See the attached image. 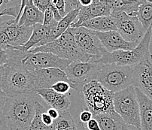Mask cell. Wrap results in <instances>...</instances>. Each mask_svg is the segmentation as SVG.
<instances>
[{
    "mask_svg": "<svg viewBox=\"0 0 152 130\" xmlns=\"http://www.w3.org/2000/svg\"><path fill=\"white\" fill-rule=\"evenodd\" d=\"M40 98L35 93L8 97L2 114L6 117L8 129L26 130L34 118L36 102Z\"/></svg>",
    "mask_w": 152,
    "mask_h": 130,
    "instance_id": "6da1fadb",
    "label": "cell"
},
{
    "mask_svg": "<svg viewBox=\"0 0 152 130\" xmlns=\"http://www.w3.org/2000/svg\"><path fill=\"white\" fill-rule=\"evenodd\" d=\"M2 91L8 97L34 93L33 77L23 63H8L3 66Z\"/></svg>",
    "mask_w": 152,
    "mask_h": 130,
    "instance_id": "7a4b0ae2",
    "label": "cell"
},
{
    "mask_svg": "<svg viewBox=\"0 0 152 130\" xmlns=\"http://www.w3.org/2000/svg\"><path fill=\"white\" fill-rule=\"evenodd\" d=\"M29 51L31 53L39 52L53 53L61 59L69 60L71 63L76 61L87 63L92 59L91 56L81 51L75 43L73 28L72 27L69 28L56 40L43 46L38 47Z\"/></svg>",
    "mask_w": 152,
    "mask_h": 130,
    "instance_id": "3957f363",
    "label": "cell"
},
{
    "mask_svg": "<svg viewBox=\"0 0 152 130\" xmlns=\"http://www.w3.org/2000/svg\"><path fill=\"white\" fill-rule=\"evenodd\" d=\"M152 37V28H149L136 48L132 50H116L112 53L105 52L95 63L100 64H117L134 67L148 58H152L150 43Z\"/></svg>",
    "mask_w": 152,
    "mask_h": 130,
    "instance_id": "277c9868",
    "label": "cell"
},
{
    "mask_svg": "<svg viewBox=\"0 0 152 130\" xmlns=\"http://www.w3.org/2000/svg\"><path fill=\"white\" fill-rule=\"evenodd\" d=\"M96 81L114 93L121 91L133 85V67L117 64L102 65Z\"/></svg>",
    "mask_w": 152,
    "mask_h": 130,
    "instance_id": "5b68a950",
    "label": "cell"
},
{
    "mask_svg": "<svg viewBox=\"0 0 152 130\" xmlns=\"http://www.w3.org/2000/svg\"><path fill=\"white\" fill-rule=\"evenodd\" d=\"M114 110L126 124L141 127L140 109L133 85L114 93Z\"/></svg>",
    "mask_w": 152,
    "mask_h": 130,
    "instance_id": "8992f818",
    "label": "cell"
},
{
    "mask_svg": "<svg viewBox=\"0 0 152 130\" xmlns=\"http://www.w3.org/2000/svg\"><path fill=\"white\" fill-rule=\"evenodd\" d=\"M88 111L93 115L114 110V93L106 90L96 80L86 84L81 90Z\"/></svg>",
    "mask_w": 152,
    "mask_h": 130,
    "instance_id": "52a82bcc",
    "label": "cell"
},
{
    "mask_svg": "<svg viewBox=\"0 0 152 130\" xmlns=\"http://www.w3.org/2000/svg\"><path fill=\"white\" fill-rule=\"evenodd\" d=\"M102 64L90 60L87 63L76 61L71 63L64 71L69 80L81 92L83 87L90 82L96 80Z\"/></svg>",
    "mask_w": 152,
    "mask_h": 130,
    "instance_id": "ba28073f",
    "label": "cell"
},
{
    "mask_svg": "<svg viewBox=\"0 0 152 130\" xmlns=\"http://www.w3.org/2000/svg\"><path fill=\"white\" fill-rule=\"evenodd\" d=\"M115 19L117 31L125 41L139 44L145 35L146 31L137 17L130 16L125 13L111 15Z\"/></svg>",
    "mask_w": 152,
    "mask_h": 130,
    "instance_id": "9c48e42d",
    "label": "cell"
},
{
    "mask_svg": "<svg viewBox=\"0 0 152 130\" xmlns=\"http://www.w3.org/2000/svg\"><path fill=\"white\" fill-rule=\"evenodd\" d=\"M75 43L81 51L92 57L91 60L96 62L102 57L106 50L94 32L84 27L73 28Z\"/></svg>",
    "mask_w": 152,
    "mask_h": 130,
    "instance_id": "30bf717a",
    "label": "cell"
},
{
    "mask_svg": "<svg viewBox=\"0 0 152 130\" xmlns=\"http://www.w3.org/2000/svg\"><path fill=\"white\" fill-rule=\"evenodd\" d=\"M70 63L71 62L69 60L61 59L53 53L43 52L30 53L29 56L23 60V64L27 69H59L65 71Z\"/></svg>",
    "mask_w": 152,
    "mask_h": 130,
    "instance_id": "8fae6325",
    "label": "cell"
},
{
    "mask_svg": "<svg viewBox=\"0 0 152 130\" xmlns=\"http://www.w3.org/2000/svg\"><path fill=\"white\" fill-rule=\"evenodd\" d=\"M0 29L5 34L9 42L10 49L20 50L21 47L29 41L32 32V27L18 26L15 19L0 23Z\"/></svg>",
    "mask_w": 152,
    "mask_h": 130,
    "instance_id": "7c38bea8",
    "label": "cell"
},
{
    "mask_svg": "<svg viewBox=\"0 0 152 130\" xmlns=\"http://www.w3.org/2000/svg\"><path fill=\"white\" fill-rule=\"evenodd\" d=\"M152 58L133 67V86L152 101Z\"/></svg>",
    "mask_w": 152,
    "mask_h": 130,
    "instance_id": "4fadbf2b",
    "label": "cell"
},
{
    "mask_svg": "<svg viewBox=\"0 0 152 130\" xmlns=\"http://www.w3.org/2000/svg\"><path fill=\"white\" fill-rule=\"evenodd\" d=\"M32 73L34 80L35 91L39 89L51 88L53 84L60 81H66L73 86L74 90L75 87L69 80L64 71L59 69H28Z\"/></svg>",
    "mask_w": 152,
    "mask_h": 130,
    "instance_id": "5bb4252c",
    "label": "cell"
},
{
    "mask_svg": "<svg viewBox=\"0 0 152 130\" xmlns=\"http://www.w3.org/2000/svg\"><path fill=\"white\" fill-rule=\"evenodd\" d=\"M94 33L99 39L107 52L112 53L116 50H132L137 47L139 44L128 42L124 39L118 31L100 32H94Z\"/></svg>",
    "mask_w": 152,
    "mask_h": 130,
    "instance_id": "9a60e30c",
    "label": "cell"
},
{
    "mask_svg": "<svg viewBox=\"0 0 152 130\" xmlns=\"http://www.w3.org/2000/svg\"><path fill=\"white\" fill-rule=\"evenodd\" d=\"M112 10L110 7L104 2L103 0H94L88 7H81L76 20L70 27L78 28L83 23L89 20L103 16H110Z\"/></svg>",
    "mask_w": 152,
    "mask_h": 130,
    "instance_id": "2e32d148",
    "label": "cell"
},
{
    "mask_svg": "<svg viewBox=\"0 0 152 130\" xmlns=\"http://www.w3.org/2000/svg\"><path fill=\"white\" fill-rule=\"evenodd\" d=\"M58 22L55 21L50 26L43 24H36L32 26V32L29 41L21 47L23 51H29L38 47L43 46L49 43V38Z\"/></svg>",
    "mask_w": 152,
    "mask_h": 130,
    "instance_id": "e0dca14e",
    "label": "cell"
},
{
    "mask_svg": "<svg viewBox=\"0 0 152 130\" xmlns=\"http://www.w3.org/2000/svg\"><path fill=\"white\" fill-rule=\"evenodd\" d=\"M110 7L111 15L125 13L130 16H136L139 6L145 0H103Z\"/></svg>",
    "mask_w": 152,
    "mask_h": 130,
    "instance_id": "ac0fdd59",
    "label": "cell"
},
{
    "mask_svg": "<svg viewBox=\"0 0 152 130\" xmlns=\"http://www.w3.org/2000/svg\"><path fill=\"white\" fill-rule=\"evenodd\" d=\"M43 22L44 14L36 8L32 0L26 1L23 14L18 21V26L32 27L36 24H43Z\"/></svg>",
    "mask_w": 152,
    "mask_h": 130,
    "instance_id": "d6986e66",
    "label": "cell"
},
{
    "mask_svg": "<svg viewBox=\"0 0 152 130\" xmlns=\"http://www.w3.org/2000/svg\"><path fill=\"white\" fill-rule=\"evenodd\" d=\"M135 90L140 109L141 129L152 130V101L137 88Z\"/></svg>",
    "mask_w": 152,
    "mask_h": 130,
    "instance_id": "ffe728a7",
    "label": "cell"
},
{
    "mask_svg": "<svg viewBox=\"0 0 152 130\" xmlns=\"http://www.w3.org/2000/svg\"><path fill=\"white\" fill-rule=\"evenodd\" d=\"M98 122L101 130H122L124 125L123 119L115 111L93 115Z\"/></svg>",
    "mask_w": 152,
    "mask_h": 130,
    "instance_id": "44dd1931",
    "label": "cell"
},
{
    "mask_svg": "<svg viewBox=\"0 0 152 130\" xmlns=\"http://www.w3.org/2000/svg\"><path fill=\"white\" fill-rule=\"evenodd\" d=\"M81 26L94 32H105L109 31H117L115 19L112 16L99 17L89 20L83 23Z\"/></svg>",
    "mask_w": 152,
    "mask_h": 130,
    "instance_id": "7402d4cb",
    "label": "cell"
},
{
    "mask_svg": "<svg viewBox=\"0 0 152 130\" xmlns=\"http://www.w3.org/2000/svg\"><path fill=\"white\" fill-rule=\"evenodd\" d=\"M79 11L80 10H74L72 11H70L60 22H58V24L54 28L49 38V43L58 39L60 35H63L71 26V25L76 20Z\"/></svg>",
    "mask_w": 152,
    "mask_h": 130,
    "instance_id": "603a6c76",
    "label": "cell"
},
{
    "mask_svg": "<svg viewBox=\"0 0 152 130\" xmlns=\"http://www.w3.org/2000/svg\"><path fill=\"white\" fill-rule=\"evenodd\" d=\"M136 17L146 32L149 28H152V0H145L139 6Z\"/></svg>",
    "mask_w": 152,
    "mask_h": 130,
    "instance_id": "cb8c5ba5",
    "label": "cell"
},
{
    "mask_svg": "<svg viewBox=\"0 0 152 130\" xmlns=\"http://www.w3.org/2000/svg\"><path fill=\"white\" fill-rule=\"evenodd\" d=\"M53 127L54 130L57 129H75L76 125L71 113L68 111L60 112L58 118L53 121Z\"/></svg>",
    "mask_w": 152,
    "mask_h": 130,
    "instance_id": "d4e9b609",
    "label": "cell"
},
{
    "mask_svg": "<svg viewBox=\"0 0 152 130\" xmlns=\"http://www.w3.org/2000/svg\"><path fill=\"white\" fill-rule=\"evenodd\" d=\"M35 108H36V114L34 118L32 120L30 126L26 130H54L53 126H47L43 123L42 121V117H41L42 114L44 111H47L45 107L40 102H36Z\"/></svg>",
    "mask_w": 152,
    "mask_h": 130,
    "instance_id": "484cf974",
    "label": "cell"
},
{
    "mask_svg": "<svg viewBox=\"0 0 152 130\" xmlns=\"http://www.w3.org/2000/svg\"><path fill=\"white\" fill-rule=\"evenodd\" d=\"M25 5H26V0H22L20 4L14 5L12 7H8L0 11V17L2 16H12L15 18V22L18 23L20 18L21 15L23 14V9H24Z\"/></svg>",
    "mask_w": 152,
    "mask_h": 130,
    "instance_id": "4316f807",
    "label": "cell"
},
{
    "mask_svg": "<svg viewBox=\"0 0 152 130\" xmlns=\"http://www.w3.org/2000/svg\"><path fill=\"white\" fill-rule=\"evenodd\" d=\"M70 104H71V102H70L69 99L66 94L57 93L51 105V108H54L59 112H63V111H67Z\"/></svg>",
    "mask_w": 152,
    "mask_h": 130,
    "instance_id": "83f0119b",
    "label": "cell"
},
{
    "mask_svg": "<svg viewBox=\"0 0 152 130\" xmlns=\"http://www.w3.org/2000/svg\"><path fill=\"white\" fill-rule=\"evenodd\" d=\"M34 93H36L37 95H39L41 98L43 99L44 101L48 104H49L50 107H51L52 104L53 102V100H54L56 95H57V93L55 91H53L51 88L39 89V90L35 91Z\"/></svg>",
    "mask_w": 152,
    "mask_h": 130,
    "instance_id": "f1b7e54d",
    "label": "cell"
},
{
    "mask_svg": "<svg viewBox=\"0 0 152 130\" xmlns=\"http://www.w3.org/2000/svg\"><path fill=\"white\" fill-rule=\"evenodd\" d=\"M73 89L74 87L69 83L66 81H60L57 84H53L51 87V89L59 94H66L70 90V89Z\"/></svg>",
    "mask_w": 152,
    "mask_h": 130,
    "instance_id": "f546056e",
    "label": "cell"
},
{
    "mask_svg": "<svg viewBox=\"0 0 152 130\" xmlns=\"http://www.w3.org/2000/svg\"><path fill=\"white\" fill-rule=\"evenodd\" d=\"M65 5H66V14L69 13L70 11L74 10H80L81 5L79 2V0H65Z\"/></svg>",
    "mask_w": 152,
    "mask_h": 130,
    "instance_id": "4dcf8cb0",
    "label": "cell"
},
{
    "mask_svg": "<svg viewBox=\"0 0 152 130\" xmlns=\"http://www.w3.org/2000/svg\"><path fill=\"white\" fill-rule=\"evenodd\" d=\"M55 20L53 18V13L52 11L51 7L50 6L46 9L44 13V22H43V25L44 26H50L53 23L55 22Z\"/></svg>",
    "mask_w": 152,
    "mask_h": 130,
    "instance_id": "1f68e13d",
    "label": "cell"
},
{
    "mask_svg": "<svg viewBox=\"0 0 152 130\" xmlns=\"http://www.w3.org/2000/svg\"><path fill=\"white\" fill-rule=\"evenodd\" d=\"M33 5L36 6L38 10L44 14L48 8L50 6V0H34Z\"/></svg>",
    "mask_w": 152,
    "mask_h": 130,
    "instance_id": "d6a6232c",
    "label": "cell"
},
{
    "mask_svg": "<svg viewBox=\"0 0 152 130\" xmlns=\"http://www.w3.org/2000/svg\"><path fill=\"white\" fill-rule=\"evenodd\" d=\"M51 3L53 4L56 8L57 9L58 12L60 13V16L62 18H64L66 14V5H65V0H53L51 1Z\"/></svg>",
    "mask_w": 152,
    "mask_h": 130,
    "instance_id": "836d02e7",
    "label": "cell"
},
{
    "mask_svg": "<svg viewBox=\"0 0 152 130\" xmlns=\"http://www.w3.org/2000/svg\"><path fill=\"white\" fill-rule=\"evenodd\" d=\"M79 118L80 122L84 124L88 123L91 119H93V114L88 110H84V111H81Z\"/></svg>",
    "mask_w": 152,
    "mask_h": 130,
    "instance_id": "e575fe53",
    "label": "cell"
},
{
    "mask_svg": "<svg viewBox=\"0 0 152 130\" xmlns=\"http://www.w3.org/2000/svg\"><path fill=\"white\" fill-rule=\"evenodd\" d=\"M47 111H44V112L42 114V116H41V117H42V122H43V123L45 126H51L53 125V120L52 119L51 117H50V115L48 114Z\"/></svg>",
    "mask_w": 152,
    "mask_h": 130,
    "instance_id": "d590c367",
    "label": "cell"
},
{
    "mask_svg": "<svg viewBox=\"0 0 152 130\" xmlns=\"http://www.w3.org/2000/svg\"><path fill=\"white\" fill-rule=\"evenodd\" d=\"M8 56L7 50L0 47V66H4L8 63Z\"/></svg>",
    "mask_w": 152,
    "mask_h": 130,
    "instance_id": "8d00e7d4",
    "label": "cell"
},
{
    "mask_svg": "<svg viewBox=\"0 0 152 130\" xmlns=\"http://www.w3.org/2000/svg\"><path fill=\"white\" fill-rule=\"evenodd\" d=\"M87 128L88 129V130H101L99 128V123L94 118L91 119L87 123Z\"/></svg>",
    "mask_w": 152,
    "mask_h": 130,
    "instance_id": "74e56055",
    "label": "cell"
},
{
    "mask_svg": "<svg viewBox=\"0 0 152 130\" xmlns=\"http://www.w3.org/2000/svg\"><path fill=\"white\" fill-rule=\"evenodd\" d=\"M7 99H8V96H6V94L0 90V112L2 111Z\"/></svg>",
    "mask_w": 152,
    "mask_h": 130,
    "instance_id": "f35d334b",
    "label": "cell"
},
{
    "mask_svg": "<svg viewBox=\"0 0 152 130\" xmlns=\"http://www.w3.org/2000/svg\"><path fill=\"white\" fill-rule=\"evenodd\" d=\"M0 130H8L6 117L2 115V112H0Z\"/></svg>",
    "mask_w": 152,
    "mask_h": 130,
    "instance_id": "ab89813d",
    "label": "cell"
},
{
    "mask_svg": "<svg viewBox=\"0 0 152 130\" xmlns=\"http://www.w3.org/2000/svg\"><path fill=\"white\" fill-rule=\"evenodd\" d=\"M47 112H48V114L50 115V117H51L52 119L53 120V121H55L56 119H57L59 117V115H60V112L53 108H49V109L47 111Z\"/></svg>",
    "mask_w": 152,
    "mask_h": 130,
    "instance_id": "60d3db41",
    "label": "cell"
},
{
    "mask_svg": "<svg viewBox=\"0 0 152 130\" xmlns=\"http://www.w3.org/2000/svg\"><path fill=\"white\" fill-rule=\"evenodd\" d=\"M122 130H142V129H141V127H137L136 126L124 123V125L123 126V129H122Z\"/></svg>",
    "mask_w": 152,
    "mask_h": 130,
    "instance_id": "b9f144b4",
    "label": "cell"
},
{
    "mask_svg": "<svg viewBox=\"0 0 152 130\" xmlns=\"http://www.w3.org/2000/svg\"><path fill=\"white\" fill-rule=\"evenodd\" d=\"M75 130H88V129L87 128V125H85V124L83 123L80 122V121L75 123Z\"/></svg>",
    "mask_w": 152,
    "mask_h": 130,
    "instance_id": "7bdbcfd3",
    "label": "cell"
},
{
    "mask_svg": "<svg viewBox=\"0 0 152 130\" xmlns=\"http://www.w3.org/2000/svg\"><path fill=\"white\" fill-rule=\"evenodd\" d=\"M94 0H79L81 7H88L93 3Z\"/></svg>",
    "mask_w": 152,
    "mask_h": 130,
    "instance_id": "ee69618b",
    "label": "cell"
},
{
    "mask_svg": "<svg viewBox=\"0 0 152 130\" xmlns=\"http://www.w3.org/2000/svg\"><path fill=\"white\" fill-rule=\"evenodd\" d=\"M3 74H4L3 66H0V90H1V88H2V77H3Z\"/></svg>",
    "mask_w": 152,
    "mask_h": 130,
    "instance_id": "f6af8a7d",
    "label": "cell"
},
{
    "mask_svg": "<svg viewBox=\"0 0 152 130\" xmlns=\"http://www.w3.org/2000/svg\"><path fill=\"white\" fill-rule=\"evenodd\" d=\"M8 130H9V129H8Z\"/></svg>",
    "mask_w": 152,
    "mask_h": 130,
    "instance_id": "bcb514c9",
    "label": "cell"
}]
</instances>
